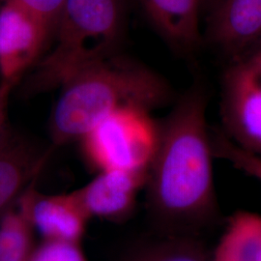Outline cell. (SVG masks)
<instances>
[{"mask_svg": "<svg viewBox=\"0 0 261 261\" xmlns=\"http://www.w3.org/2000/svg\"><path fill=\"white\" fill-rule=\"evenodd\" d=\"M28 261H88L81 243L42 240L35 245Z\"/></svg>", "mask_w": 261, "mask_h": 261, "instance_id": "obj_16", "label": "cell"}, {"mask_svg": "<svg viewBox=\"0 0 261 261\" xmlns=\"http://www.w3.org/2000/svg\"><path fill=\"white\" fill-rule=\"evenodd\" d=\"M130 261H207L201 250L185 241L163 243L137 254Z\"/></svg>", "mask_w": 261, "mask_h": 261, "instance_id": "obj_14", "label": "cell"}, {"mask_svg": "<svg viewBox=\"0 0 261 261\" xmlns=\"http://www.w3.org/2000/svg\"><path fill=\"white\" fill-rule=\"evenodd\" d=\"M160 140L150 112L124 108L99 122L82 139L84 158L95 170L148 173Z\"/></svg>", "mask_w": 261, "mask_h": 261, "instance_id": "obj_4", "label": "cell"}, {"mask_svg": "<svg viewBox=\"0 0 261 261\" xmlns=\"http://www.w3.org/2000/svg\"><path fill=\"white\" fill-rule=\"evenodd\" d=\"M16 3L24 8L47 29L49 38L54 35L65 0H1Z\"/></svg>", "mask_w": 261, "mask_h": 261, "instance_id": "obj_17", "label": "cell"}, {"mask_svg": "<svg viewBox=\"0 0 261 261\" xmlns=\"http://www.w3.org/2000/svg\"><path fill=\"white\" fill-rule=\"evenodd\" d=\"M0 2H1V0H0Z\"/></svg>", "mask_w": 261, "mask_h": 261, "instance_id": "obj_21", "label": "cell"}, {"mask_svg": "<svg viewBox=\"0 0 261 261\" xmlns=\"http://www.w3.org/2000/svg\"><path fill=\"white\" fill-rule=\"evenodd\" d=\"M259 42H260V43H261V40H260V41H259ZM259 42H258V43H259Z\"/></svg>", "mask_w": 261, "mask_h": 261, "instance_id": "obj_20", "label": "cell"}, {"mask_svg": "<svg viewBox=\"0 0 261 261\" xmlns=\"http://www.w3.org/2000/svg\"><path fill=\"white\" fill-rule=\"evenodd\" d=\"M213 261H261V216L234 215L218 244Z\"/></svg>", "mask_w": 261, "mask_h": 261, "instance_id": "obj_13", "label": "cell"}, {"mask_svg": "<svg viewBox=\"0 0 261 261\" xmlns=\"http://www.w3.org/2000/svg\"><path fill=\"white\" fill-rule=\"evenodd\" d=\"M35 179L0 220V261H28L35 247L31 206Z\"/></svg>", "mask_w": 261, "mask_h": 261, "instance_id": "obj_12", "label": "cell"}, {"mask_svg": "<svg viewBox=\"0 0 261 261\" xmlns=\"http://www.w3.org/2000/svg\"><path fill=\"white\" fill-rule=\"evenodd\" d=\"M123 28V0H65L55 43L35 63L27 91L61 87L84 69L115 55Z\"/></svg>", "mask_w": 261, "mask_h": 261, "instance_id": "obj_3", "label": "cell"}, {"mask_svg": "<svg viewBox=\"0 0 261 261\" xmlns=\"http://www.w3.org/2000/svg\"><path fill=\"white\" fill-rule=\"evenodd\" d=\"M53 150L12 135L0 144V220L39 178Z\"/></svg>", "mask_w": 261, "mask_h": 261, "instance_id": "obj_8", "label": "cell"}, {"mask_svg": "<svg viewBox=\"0 0 261 261\" xmlns=\"http://www.w3.org/2000/svg\"><path fill=\"white\" fill-rule=\"evenodd\" d=\"M151 23L179 51L194 50L200 41L203 0H139Z\"/></svg>", "mask_w": 261, "mask_h": 261, "instance_id": "obj_11", "label": "cell"}, {"mask_svg": "<svg viewBox=\"0 0 261 261\" xmlns=\"http://www.w3.org/2000/svg\"><path fill=\"white\" fill-rule=\"evenodd\" d=\"M210 37L218 47L240 56L261 40V0H219L209 24Z\"/></svg>", "mask_w": 261, "mask_h": 261, "instance_id": "obj_9", "label": "cell"}, {"mask_svg": "<svg viewBox=\"0 0 261 261\" xmlns=\"http://www.w3.org/2000/svg\"><path fill=\"white\" fill-rule=\"evenodd\" d=\"M205 110L202 90L193 89L160 126L147 182L151 209L168 227H193L214 209V151Z\"/></svg>", "mask_w": 261, "mask_h": 261, "instance_id": "obj_1", "label": "cell"}, {"mask_svg": "<svg viewBox=\"0 0 261 261\" xmlns=\"http://www.w3.org/2000/svg\"><path fill=\"white\" fill-rule=\"evenodd\" d=\"M14 85L15 84L10 83H0V144L11 135L7 130L6 117L10 92Z\"/></svg>", "mask_w": 261, "mask_h": 261, "instance_id": "obj_18", "label": "cell"}, {"mask_svg": "<svg viewBox=\"0 0 261 261\" xmlns=\"http://www.w3.org/2000/svg\"><path fill=\"white\" fill-rule=\"evenodd\" d=\"M148 173L124 170L101 171L75 196L88 217L111 222L124 220L135 207L137 195Z\"/></svg>", "mask_w": 261, "mask_h": 261, "instance_id": "obj_7", "label": "cell"}, {"mask_svg": "<svg viewBox=\"0 0 261 261\" xmlns=\"http://www.w3.org/2000/svg\"><path fill=\"white\" fill-rule=\"evenodd\" d=\"M50 118L51 147L82 140L112 112L124 108L152 111L168 103L172 90L146 66L113 56L90 66L61 86Z\"/></svg>", "mask_w": 261, "mask_h": 261, "instance_id": "obj_2", "label": "cell"}, {"mask_svg": "<svg viewBox=\"0 0 261 261\" xmlns=\"http://www.w3.org/2000/svg\"><path fill=\"white\" fill-rule=\"evenodd\" d=\"M89 220L75 192L58 195L35 192L31 221L42 240L81 243Z\"/></svg>", "mask_w": 261, "mask_h": 261, "instance_id": "obj_10", "label": "cell"}, {"mask_svg": "<svg viewBox=\"0 0 261 261\" xmlns=\"http://www.w3.org/2000/svg\"><path fill=\"white\" fill-rule=\"evenodd\" d=\"M203 1H204V0H203ZM211 1H212V6H214L215 4H216L219 0H211Z\"/></svg>", "mask_w": 261, "mask_h": 261, "instance_id": "obj_19", "label": "cell"}, {"mask_svg": "<svg viewBox=\"0 0 261 261\" xmlns=\"http://www.w3.org/2000/svg\"><path fill=\"white\" fill-rule=\"evenodd\" d=\"M49 40L47 29L32 14L10 1L0 4V76L16 84L39 60Z\"/></svg>", "mask_w": 261, "mask_h": 261, "instance_id": "obj_6", "label": "cell"}, {"mask_svg": "<svg viewBox=\"0 0 261 261\" xmlns=\"http://www.w3.org/2000/svg\"><path fill=\"white\" fill-rule=\"evenodd\" d=\"M214 154L227 160L235 168L261 181V156L259 155L243 148L222 135L215 138Z\"/></svg>", "mask_w": 261, "mask_h": 261, "instance_id": "obj_15", "label": "cell"}, {"mask_svg": "<svg viewBox=\"0 0 261 261\" xmlns=\"http://www.w3.org/2000/svg\"><path fill=\"white\" fill-rule=\"evenodd\" d=\"M222 116L236 144L261 156V43L240 56L223 82Z\"/></svg>", "mask_w": 261, "mask_h": 261, "instance_id": "obj_5", "label": "cell"}]
</instances>
